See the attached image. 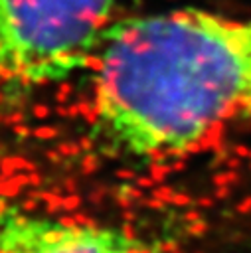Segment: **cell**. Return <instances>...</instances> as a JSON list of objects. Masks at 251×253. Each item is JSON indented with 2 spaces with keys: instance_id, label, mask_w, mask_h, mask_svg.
Masks as SVG:
<instances>
[{
  "instance_id": "cell-1",
  "label": "cell",
  "mask_w": 251,
  "mask_h": 253,
  "mask_svg": "<svg viewBox=\"0 0 251 253\" xmlns=\"http://www.w3.org/2000/svg\"><path fill=\"white\" fill-rule=\"evenodd\" d=\"M251 95V18L178 8L115 20L91 63L97 136L160 160L204 144Z\"/></svg>"
},
{
  "instance_id": "cell-2",
  "label": "cell",
  "mask_w": 251,
  "mask_h": 253,
  "mask_svg": "<svg viewBox=\"0 0 251 253\" xmlns=\"http://www.w3.org/2000/svg\"><path fill=\"white\" fill-rule=\"evenodd\" d=\"M119 0H0V103L91 67Z\"/></svg>"
},
{
  "instance_id": "cell-3",
  "label": "cell",
  "mask_w": 251,
  "mask_h": 253,
  "mask_svg": "<svg viewBox=\"0 0 251 253\" xmlns=\"http://www.w3.org/2000/svg\"><path fill=\"white\" fill-rule=\"evenodd\" d=\"M0 253H164L121 227L0 206Z\"/></svg>"
},
{
  "instance_id": "cell-4",
  "label": "cell",
  "mask_w": 251,
  "mask_h": 253,
  "mask_svg": "<svg viewBox=\"0 0 251 253\" xmlns=\"http://www.w3.org/2000/svg\"><path fill=\"white\" fill-rule=\"evenodd\" d=\"M241 117H245V119H249L251 121V95H249V99H247V105H245V109H243V115Z\"/></svg>"
}]
</instances>
